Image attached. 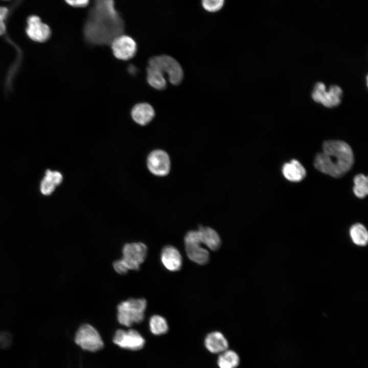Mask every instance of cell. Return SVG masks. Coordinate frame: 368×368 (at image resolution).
I'll return each instance as SVG.
<instances>
[{"label": "cell", "instance_id": "cell-23", "mask_svg": "<svg viewBox=\"0 0 368 368\" xmlns=\"http://www.w3.org/2000/svg\"><path fill=\"white\" fill-rule=\"evenodd\" d=\"M354 186L353 190L354 194L359 198H364L368 193L367 177L363 174L356 175L354 178Z\"/></svg>", "mask_w": 368, "mask_h": 368}, {"label": "cell", "instance_id": "cell-26", "mask_svg": "<svg viewBox=\"0 0 368 368\" xmlns=\"http://www.w3.org/2000/svg\"><path fill=\"white\" fill-rule=\"evenodd\" d=\"M112 266L114 270L120 274H126L129 270L121 259L114 261Z\"/></svg>", "mask_w": 368, "mask_h": 368}, {"label": "cell", "instance_id": "cell-6", "mask_svg": "<svg viewBox=\"0 0 368 368\" xmlns=\"http://www.w3.org/2000/svg\"><path fill=\"white\" fill-rule=\"evenodd\" d=\"M122 260L128 270H138L147 255V247L142 242L125 244L122 249Z\"/></svg>", "mask_w": 368, "mask_h": 368}, {"label": "cell", "instance_id": "cell-13", "mask_svg": "<svg viewBox=\"0 0 368 368\" xmlns=\"http://www.w3.org/2000/svg\"><path fill=\"white\" fill-rule=\"evenodd\" d=\"M131 114L135 122L140 125L144 126L152 121L155 116V111L149 104L140 103L133 106Z\"/></svg>", "mask_w": 368, "mask_h": 368}, {"label": "cell", "instance_id": "cell-14", "mask_svg": "<svg viewBox=\"0 0 368 368\" xmlns=\"http://www.w3.org/2000/svg\"><path fill=\"white\" fill-rule=\"evenodd\" d=\"M282 173L289 181L299 182L306 177V170L298 160L293 159L283 165Z\"/></svg>", "mask_w": 368, "mask_h": 368}, {"label": "cell", "instance_id": "cell-19", "mask_svg": "<svg viewBox=\"0 0 368 368\" xmlns=\"http://www.w3.org/2000/svg\"><path fill=\"white\" fill-rule=\"evenodd\" d=\"M147 80L148 84L157 90L164 89L167 81L164 74L156 68L148 66L147 68Z\"/></svg>", "mask_w": 368, "mask_h": 368}, {"label": "cell", "instance_id": "cell-7", "mask_svg": "<svg viewBox=\"0 0 368 368\" xmlns=\"http://www.w3.org/2000/svg\"><path fill=\"white\" fill-rule=\"evenodd\" d=\"M342 96V90L339 86L332 85L327 91L325 85L320 82L315 84L312 93L314 101L329 108L338 106L341 102Z\"/></svg>", "mask_w": 368, "mask_h": 368}, {"label": "cell", "instance_id": "cell-2", "mask_svg": "<svg viewBox=\"0 0 368 368\" xmlns=\"http://www.w3.org/2000/svg\"><path fill=\"white\" fill-rule=\"evenodd\" d=\"M354 154L350 146L338 140L324 142L322 151L314 158V165L319 171L334 178L343 176L352 168Z\"/></svg>", "mask_w": 368, "mask_h": 368}, {"label": "cell", "instance_id": "cell-17", "mask_svg": "<svg viewBox=\"0 0 368 368\" xmlns=\"http://www.w3.org/2000/svg\"><path fill=\"white\" fill-rule=\"evenodd\" d=\"M185 247L187 256L192 262L199 265H204L209 262V252L201 244H186Z\"/></svg>", "mask_w": 368, "mask_h": 368}, {"label": "cell", "instance_id": "cell-21", "mask_svg": "<svg viewBox=\"0 0 368 368\" xmlns=\"http://www.w3.org/2000/svg\"><path fill=\"white\" fill-rule=\"evenodd\" d=\"M238 355L232 350H226L220 353L217 364L219 368H236L239 364Z\"/></svg>", "mask_w": 368, "mask_h": 368}, {"label": "cell", "instance_id": "cell-15", "mask_svg": "<svg viewBox=\"0 0 368 368\" xmlns=\"http://www.w3.org/2000/svg\"><path fill=\"white\" fill-rule=\"evenodd\" d=\"M206 348L212 353H221L228 349V343L223 334L219 331L210 333L205 338Z\"/></svg>", "mask_w": 368, "mask_h": 368}, {"label": "cell", "instance_id": "cell-28", "mask_svg": "<svg viewBox=\"0 0 368 368\" xmlns=\"http://www.w3.org/2000/svg\"><path fill=\"white\" fill-rule=\"evenodd\" d=\"M66 3L75 7H84L88 4L89 0H65Z\"/></svg>", "mask_w": 368, "mask_h": 368}, {"label": "cell", "instance_id": "cell-25", "mask_svg": "<svg viewBox=\"0 0 368 368\" xmlns=\"http://www.w3.org/2000/svg\"><path fill=\"white\" fill-rule=\"evenodd\" d=\"M9 9L4 6H0V36L5 34L6 31L5 20L8 16Z\"/></svg>", "mask_w": 368, "mask_h": 368}, {"label": "cell", "instance_id": "cell-4", "mask_svg": "<svg viewBox=\"0 0 368 368\" xmlns=\"http://www.w3.org/2000/svg\"><path fill=\"white\" fill-rule=\"evenodd\" d=\"M148 66L156 68L164 75H168L169 80L173 85L179 84L183 78L181 65L174 58L166 55L152 57L148 61Z\"/></svg>", "mask_w": 368, "mask_h": 368}, {"label": "cell", "instance_id": "cell-1", "mask_svg": "<svg viewBox=\"0 0 368 368\" xmlns=\"http://www.w3.org/2000/svg\"><path fill=\"white\" fill-rule=\"evenodd\" d=\"M123 21L114 7V0H94L84 28V37L96 45L110 44L123 34Z\"/></svg>", "mask_w": 368, "mask_h": 368}, {"label": "cell", "instance_id": "cell-3", "mask_svg": "<svg viewBox=\"0 0 368 368\" xmlns=\"http://www.w3.org/2000/svg\"><path fill=\"white\" fill-rule=\"evenodd\" d=\"M147 301L145 298H129L117 306V319L124 326L140 324L144 319Z\"/></svg>", "mask_w": 368, "mask_h": 368}, {"label": "cell", "instance_id": "cell-10", "mask_svg": "<svg viewBox=\"0 0 368 368\" xmlns=\"http://www.w3.org/2000/svg\"><path fill=\"white\" fill-rule=\"evenodd\" d=\"M113 54L117 59L127 60L133 57L137 46L131 37L121 34L115 38L110 43Z\"/></svg>", "mask_w": 368, "mask_h": 368}, {"label": "cell", "instance_id": "cell-12", "mask_svg": "<svg viewBox=\"0 0 368 368\" xmlns=\"http://www.w3.org/2000/svg\"><path fill=\"white\" fill-rule=\"evenodd\" d=\"M160 260L163 266L170 271H177L182 266V259L179 251L172 245H167L162 250Z\"/></svg>", "mask_w": 368, "mask_h": 368}, {"label": "cell", "instance_id": "cell-5", "mask_svg": "<svg viewBox=\"0 0 368 368\" xmlns=\"http://www.w3.org/2000/svg\"><path fill=\"white\" fill-rule=\"evenodd\" d=\"M75 341L82 349L90 352L101 350L104 344L98 331L88 324H83L79 328L75 334Z\"/></svg>", "mask_w": 368, "mask_h": 368}, {"label": "cell", "instance_id": "cell-29", "mask_svg": "<svg viewBox=\"0 0 368 368\" xmlns=\"http://www.w3.org/2000/svg\"><path fill=\"white\" fill-rule=\"evenodd\" d=\"M3 1H9V0H3Z\"/></svg>", "mask_w": 368, "mask_h": 368}, {"label": "cell", "instance_id": "cell-9", "mask_svg": "<svg viewBox=\"0 0 368 368\" xmlns=\"http://www.w3.org/2000/svg\"><path fill=\"white\" fill-rule=\"evenodd\" d=\"M147 165L149 170L154 175L165 176L170 172L171 160L166 151L157 149L151 151L148 155Z\"/></svg>", "mask_w": 368, "mask_h": 368}, {"label": "cell", "instance_id": "cell-8", "mask_svg": "<svg viewBox=\"0 0 368 368\" xmlns=\"http://www.w3.org/2000/svg\"><path fill=\"white\" fill-rule=\"evenodd\" d=\"M113 341L120 348L132 351L141 349L145 342L143 336L134 329L117 330L113 337Z\"/></svg>", "mask_w": 368, "mask_h": 368}, {"label": "cell", "instance_id": "cell-27", "mask_svg": "<svg viewBox=\"0 0 368 368\" xmlns=\"http://www.w3.org/2000/svg\"><path fill=\"white\" fill-rule=\"evenodd\" d=\"M11 338L10 335L6 332L0 333V347L6 348L10 344Z\"/></svg>", "mask_w": 368, "mask_h": 368}, {"label": "cell", "instance_id": "cell-11", "mask_svg": "<svg viewBox=\"0 0 368 368\" xmlns=\"http://www.w3.org/2000/svg\"><path fill=\"white\" fill-rule=\"evenodd\" d=\"M26 34L33 41L44 42L51 36V31L48 25L43 23L40 17L32 15L27 20Z\"/></svg>", "mask_w": 368, "mask_h": 368}, {"label": "cell", "instance_id": "cell-16", "mask_svg": "<svg viewBox=\"0 0 368 368\" xmlns=\"http://www.w3.org/2000/svg\"><path fill=\"white\" fill-rule=\"evenodd\" d=\"M198 231L200 234L201 243L212 250H217L220 247L221 240L219 234L213 228L200 225Z\"/></svg>", "mask_w": 368, "mask_h": 368}, {"label": "cell", "instance_id": "cell-24", "mask_svg": "<svg viewBox=\"0 0 368 368\" xmlns=\"http://www.w3.org/2000/svg\"><path fill=\"white\" fill-rule=\"evenodd\" d=\"M225 0H201V4L204 10L208 12L215 13L219 11L224 6Z\"/></svg>", "mask_w": 368, "mask_h": 368}, {"label": "cell", "instance_id": "cell-22", "mask_svg": "<svg viewBox=\"0 0 368 368\" xmlns=\"http://www.w3.org/2000/svg\"><path fill=\"white\" fill-rule=\"evenodd\" d=\"M151 332L154 335H160L168 331V325L166 319L159 315L152 316L149 322Z\"/></svg>", "mask_w": 368, "mask_h": 368}, {"label": "cell", "instance_id": "cell-20", "mask_svg": "<svg viewBox=\"0 0 368 368\" xmlns=\"http://www.w3.org/2000/svg\"><path fill=\"white\" fill-rule=\"evenodd\" d=\"M352 241L357 245L365 246L368 242V233L365 227L361 223L353 224L350 229Z\"/></svg>", "mask_w": 368, "mask_h": 368}, {"label": "cell", "instance_id": "cell-18", "mask_svg": "<svg viewBox=\"0 0 368 368\" xmlns=\"http://www.w3.org/2000/svg\"><path fill=\"white\" fill-rule=\"evenodd\" d=\"M62 178V175L59 172L47 170L40 183L41 193L44 195H50L53 192L56 187L61 183Z\"/></svg>", "mask_w": 368, "mask_h": 368}]
</instances>
